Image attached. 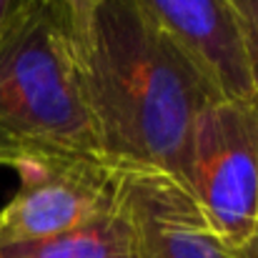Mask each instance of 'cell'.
<instances>
[{
  "instance_id": "cell-2",
  "label": "cell",
  "mask_w": 258,
  "mask_h": 258,
  "mask_svg": "<svg viewBox=\"0 0 258 258\" xmlns=\"http://www.w3.org/2000/svg\"><path fill=\"white\" fill-rule=\"evenodd\" d=\"M33 158L103 161L73 23L55 0H18L0 30V166Z\"/></svg>"
},
{
  "instance_id": "cell-1",
  "label": "cell",
  "mask_w": 258,
  "mask_h": 258,
  "mask_svg": "<svg viewBox=\"0 0 258 258\" xmlns=\"http://www.w3.org/2000/svg\"><path fill=\"white\" fill-rule=\"evenodd\" d=\"M73 35L100 158L185 185L193 125L226 95L136 0H95Z\"/></svg>"
},
{
  "instance_id": "cell-8",
  "label": "cell",
  "mask_w": 258,
  "mask_h": 258,
  "mask_svg": "<svg viewBox=\"0 0 258 258\" xmlns=\"http://www.w3.org/2000/svg\"><path fill=\"white\" fill-rule=\"evenodd\" d=\"M231 5L236 10V20H238V30L243 38V50L248 58L258 100V0H231Z\"/></svg>"
},
{
  "instance_id": "cell-9",
  "label": "cell",
  "mask_w": 258,
  "mask_h": 258,
  "mask_svg": "<svg viewBox=\"0 0 258 258\" xmlns=\"http://www.w3.org/2000/svg\"><path fill=\"white\" fill-rule=\"evenodd\" d=\"M55 3H60V5L68 10L73 28H81V25L86 23L90 10H93V5H95V0H55Z\"/></svg>"
},
{
  "instance_id": "cell-3",
  "label": "cell",
  "mask_w": 258,
  "mask_h": 258,
  "mask_svg": "<svg viewBox=\"0 0 258 258\" xmlns=\"http://www.w3.org/2000/svg\"><path fill=\"white\" fill-rule=\"evenodd\" d=\"M185 188L211 231L243 251L258 216V100L221 98L198 115Z\"/></svg>"
},
{
  "instance_id": "cell-7",
  "label": "cell",
  "mask_w": 258,
  "mask_h": 258,
  "mask_svg": "<svg viewBox=\"0 0 258 258\" xmlns=\"http://www.w3.org/2000/svg\"><path fill=\"white\" fill-rule=\"evenodd\" d=\"M0 258H138V243L131 218L115 201L113 211L78 228L0 246Z\"/></svg>"
},
{
  "instance_id": "cell-4",
  "label": "cell",
  "mask_w": 258,
  "mask_h": 258,
  "mask_svg": "<svg viewBox=\"0 0 258 258\" xmlns=\"http://www.w3.org/2000/svg\"><path fill=\"white\" fill-rule=\"evenodd\" d=\"M13 171L20 190L0 208V246L40 241L115 208V171L93 158H33Z\"/></svg>"
},
{
  "instance_id": "cell-5",
  "label": "cell",
  "mask_w": 258,
  "mask_h": 258,
  "mask_svg": "<svg viewBox=\"0 0 258 258\" xmlns=\"http://www.w3.org/2000/svg\"><path fill=\"white\" fill-rule=\"evenodd\" d=\"M115 201L133 223L138 258H243L211 231L188 188L166 173L115 171Z\"/></svg>"
},
{
  "instance_id": "cell-6",
  "label": "cell",
  "mask_w": 258,
  "mask_h": 258,
  "mask_svg": "<svg viewBox=\"0 0 258 258\" xmlns=\"http://www.w3.org/2000/svg\"><path fill=\"white\" fill-rule=\"evenodd\" d=\"M226 98L256 100L243 38L231 0H136Z\"/></svg>"
},
{
  "instance_id": "cell-11",
  "label": "cell",
  "mask_w": 258,
  "mask_h": 258,
  "mask_svg": "<svg viewBox=\"0 0 258 258\" xmlns=\"http://www.w3.org/2000/svg\"><path fill=\"white\" fill-rule=\"evenodd\" d=\"M15 3H18V0H0V30H3V25H5V20L10 18V13H13V8H15Z\"/></svg>"
},
{
  "instance_id": "cell-10",
  "label": "cell",
  "mask_w": 258,
  "mask_h": 258,
  "mask_svg": "<svg viewBox=\"0 0 258 258\" xmlns=\"http://www.w3.org/2000/svg\"><path fill=\"white\" fill-rule=\"evenodd\" d=\"M243 258H258V216H256V228H253V236H251V241L246 243V248L243 251H238Z\"/></svg>"
}]
</instances>
